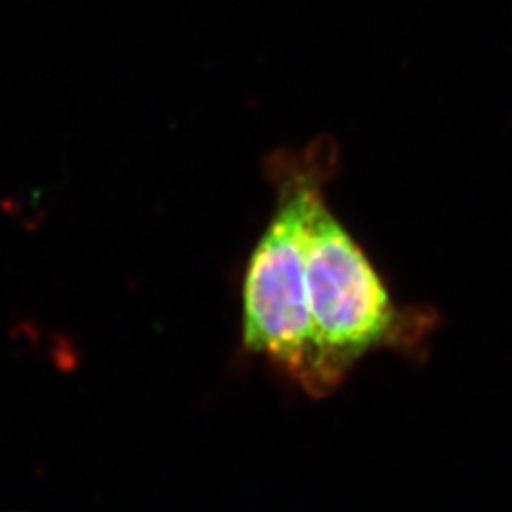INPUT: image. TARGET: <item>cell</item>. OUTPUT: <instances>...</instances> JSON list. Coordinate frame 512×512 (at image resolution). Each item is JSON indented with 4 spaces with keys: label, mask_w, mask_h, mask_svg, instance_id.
Returning <instances> with one entry per match:
<instances>
[{
    "label": "cell",
    "mask_w": 512,
    "mask_h": 512,
    "mask_svg": "<svg viewBox=\"0 0 512 512\" xmlns=\"http://www.w3.org/2000/svg\"><path fill=\"white\" fill-rule=\"evenodd\" d=\"M306 291L313 366L306 395L327 399L376 351L416 359L437 329L439 313L395 302L365 247L338 219L319 186L306 217Z\"/></svg>",
    "instance_id": "obj_1"
},
{
    "label": "cell",
    "mask_w": 512,
    "mask_h": 512,
    "mask_svg": "<svg viewBox=\"0 0 512 512\" xmlns=\"http://www.w3.org/2000/svg\"><path fill=\"white\" fill-rule=\"evenodd\" d=\"M21 336H27V338H29V342H31V346H37L38 330L33 323L23 321V323H19L16 329L12 330V340H18Z\"/></svg>",
    "instance_id": "obj_4"
},
{
    "label": "cell",
    "mask_w": 512,
    "mask_h": 512,
    "mask_svg": "<svg viewBox=\"0 0 512 512\" xmlns=\"http://www.w3.org/2000/svg\"><path fill=\"white\" fill-rule=\"evenodd\" d=\"M340 167V148L323 135L304 148H277L266 162L274 209L241 277V351L256 355L308 391L313 327L306 291V217L311 196Z\"/></svg>",
    "instance_id": "obj_2"
},
{
    "label": "cell",
    "mask_w": 512,
    "mask_h": 512,
    "mask_svg": "<svg viewBox=\"0 0 512 512\" xmlns=\"http://www.w3.org/2000/svg\"><path fill=\"white\" fill-rule=\"evenodd\" d=\"M50 361L63 374H73L80 366V351L67 334L54 332L50 336Z\"/></svg>",
    "instance_id": "obj_3"
}]
</instances>
